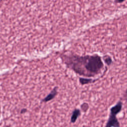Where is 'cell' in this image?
<instances>
[{
  "label": "cell",
  "instance_id": "cell-2",
  "mask_svg": "<svg viewBox=\"0 0 127 127\" xmlns=\"http://www.w3.org/2000/svg\"><path fill=\"white\" fill-rule=\"evenodd\" d=\"M123 108V102L119 101L116 105L110 109L109 118L105 127H120V123L117 118V115L121 112Z\"/></svg>",
  "mask_w": 127,
  "mask_h": 127
},
{
  "label": "cell",
  "instance_id": "cell-3",
  "mask_svg": "<svg viewBox=\"0 0 127 127\" xmlns=\"http://www.w3.org/2000/svg\"><path fill=\"white\" fill-rule=\"evenodd\" d=\"M58 87L55 86L54 87V88L51 90V91L44 98H43L41 102L46 103L48 102H49L55 98V97L56 96V95L58 93Z\"/></svg>",
  "mask_w": 127,
  "mask_h": 127
},
{
  "label": "cell",
  "instance_id": "cell-4",
  "mask_svg": "<svg viewBox=\"0 0 127 127\" xmlns=\"http://www.w3.org/2000/svg\"><path fill=\"white\" fill-rule=\"evenodd\" d=\"M81 115V111L79 109L75 108L72 112V114L70 117V123L74 124L77 121L78 118Z\"/></svg>",
  "mask_w": 127,
  "mask_h": 127
},
{
  "label": "cell",
  "instance_id": "cell-9",
  "mask_svg": "<svg viewBox=\"0 0 127 127\" xmlns=\"http://www.w3.org/2000/svg\"><path fill=\"white\" fill-rule=\"evenodd\" d=\"M125 0H115V2H116V3H122L123 2H124Z\"/></svg>",
  "mask_w": 127,
  "mask_h": 127
},
{
  "label": "cell",
  "instance_id": "cell-7",
  "mask_svg": "<svg viewBox=\"0 0 127 127\" xmlns=\"http://www.w3.org/2000/svg\"><path fill=\"white\" fill-rule=\"evenodd\" d=\"M81 109L84 112H87V111L88 110L89 108V104L87 103L84 102L83 103H82L81 105Z\"/></svg>",
  "mask_w": 127,
  "mask_h": 127
},
{
  "label": "cell",
  "instance_id": "cell-10",
  "mask_svg": "<svg viewBox=\"0 0 127 127\" xmlns=\"http://www.w3.org/2000/svg\"><path fill=\"white\" fill-rule=\"evenodd\" d=\"M1 104L0 102V119L1 118Z\"/></svg>",
  "mask_w": 127,
  "mask_h": 127
},
{
  "label": "cell",
  "instance_id": "cell-8",
  "mask_svg": "<svg viewBox=\"0 0 127 127\" xmlns=\"http://www.w3.org/2000/svg\"><path fill=\"white\" fill-rule=\"evenodd\" d=\"M27 112V109L26 108H23L20 111V114H24Z\"/></svg>",
  "mask_w": 127,
  "mask_h": 127
},
{
  "label": "cell",
  "instance_id": "cell-6",
  "mask_svg": "<svg viewBox=\"0 0 127 127\" xmlns=\"http://www.w3.org/2000/svg\"><path fill=\"white\" fill-rule=\"evenodd\" d=\"M102 61L103 60L105 64H106L107 65L110 66L113 63V60L111 57L108 55H105L102 57Z\"/></svg>",
  "mask_w": 127,
  "mask_h": 127
},
{
  "label": "cell",
  "instance_id": "cell-5",
  "mask_svg": "<svg viewBox=\"0 0 127 127\" xmlns=\"http://www.w3.org/2000/svg\"><path fill=\"white\" fill-rule=\"evenodd\" d=\"M100 77H98L96 79H92V78H84V77H79V81L80 83L82 85H84L86 84H88L91 83H94L97 80H98Z\"/></svg>",
  "mask_w": 127,
  "mask_h": 127
},
{
  "label": "cell",
  "instance_id": "cell-1",
  "mask_svg": "<svg viewBox=\"0 0 127 127\" xmlns=\"http://www.w3.org/2000/svg\"><path fill=\"white\" fill-rule=\"evenodd\" d=\"M61 58L67 67L81 76L94 77L100 74L104 69L102 58L97 54L84 56L64 54Z\"/></svg>",
  "mask_w": 127,
  "mask_h": 127
}]
</instances>
